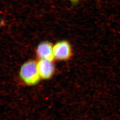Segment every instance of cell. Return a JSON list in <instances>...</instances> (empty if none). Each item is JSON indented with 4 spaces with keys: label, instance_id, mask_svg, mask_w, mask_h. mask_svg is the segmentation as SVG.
<instances>
[{
    "label": "cell",
    "instance_id": "6da1fadb",
    "mask_svg": "<svg viewBox=\"0 0 120 120\" xmlns=\"http://www.w3.org/2000/svg\"><path fill=\"white\" fill-rule=\"evenodd\" d=\"M20 76L22 81L28 85H35L41 78L37 69V63L33 60L26 61L22 65L20 70Z\"/></svg>",
    "mask_w": 120,
    "mask_h": 120
},
{
    "label": "cell",
    "instance_id": "7a4b0ae2",
    "mask_svg": "<svg viewBox=\"0 0 120 120\" xmlns=\"http://www.w3.org/2000/svg\"><path fill=\"white\" fill-rule=\"evenodd\" d=\"M54 58L60 60H69L72 55L71 46L66 41H60L53 46Z\"/></svg>",
    "mask_w": 120,
    "mask_h": 120
},
{
    "label": "cell",
    "instance_id": "3957f363",
    "mask_svg": "<svg viewBox=\"0 0 120 120\" xmlns=\"http://www.w3.org/2000/svg\"><path fill=\"white\" fill-rule=\"evenodd\" d=\"M37 69L41 78L48 79L52 76L55 71L52 60L40 59L37 63Z\"/></svg>",
    "mask_w": 120,
    "mask_h": 120
},
{
    "label": "cell",
    "instance_id": "277c9868",
    "mask_svg": "<svg viewBox=\"0 0 120 120\" xmlns=\"http://www.w3.org/2000/svg\"><path fill=\"white\" fill-rule=\"evenodd\" d=\"M36 53L40 59L52 60L54 58L53 46L48 41L40 43L37 48Z\"/></svg>",
    "mask_w": 120,
    "mask_h": 120
},
{
    "label": "cell",
    "instance_id": "5b68a950",
    "mask_svg": "<svg viewBox=\"0 0 120 120\" xmlns=\"http://www.w3.org/2000/svg\"><path fill=\"white\" fill-rule=\"evenodd\" d=\"M70 1H71V2H72L73 3H76L79 1V0H69Z\"/></svg>",
    "mask_w": 120,
    "mask_h": 120
}]
</instances>
